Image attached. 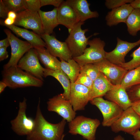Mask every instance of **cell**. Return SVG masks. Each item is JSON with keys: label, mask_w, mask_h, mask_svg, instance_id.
Wrapping results in <instances>:
<instances>
[{"label": "cell", "mask_w": 140, "mask_h": 140, "mask_svg": "<svg viewBox=\"0 0 140 140\" xmlns=\"http://www.w3.org/2000/svg\"><path fill=\"white\" fill-rule=\"evenodd\" d=\"M39 99L35 118V125L32 132L26 136L27 140H62L66 121L62 118L59 122L53 124L47 121L41 112Z\"/></svg>", "instance_id": "cell-1"}, {"label": "cell", "mask_w": 140, "mask_h": 140, "mask_svg": "<svg viewBox=\"0 0 140 140\" xmlns=\"http://www.w3.org/2000/svg\"><path fill=\"white\" fill-rule=\"evenodd\" d=\"M2 81L12 88L29 87H40L43 81L33 76L17 66L3 69Z\"/></svg>", "instance_id": "cell-2"}, {"label": "cell", "mask_w": 140, "mask_h": 140, "mask_svg": "<svg viewBox=\"0 0 140 140\" xmlns=\"http://www.w3.org/2000/svg\"><path fill=\"white\" fill-rule=\"evenodd\" d=\"M100 124L97 119L78 116L69 123V132L72 135H80L87 140H95L96 131Z\"/></svg>", "instance_id": "cell-3"}, {"label": "cell", "mask_w": 140, "mask_h": 140, "mask_svg": "<svg viewBox=\"0 0 140 140\" xmlns=\"http://www.w3.org/2000/svg\"><path fill=\"white\" fill-rule=\"evenodd\" d=\"M84 23V22L80 21L76 24L69 33V34L65 40L72 58L82 54L88 45L89 38L92 36L97 34L95 33L86 37L85 33L88 30L82 29L81 27Z\"/></svg>", "instance_id": "cell-4"}, {"label": "cell", "mask_w": 140, "mask_h": 140, "mask_svg": "<svg viewBox=\"0 0 140 140\" xmlns=\"http://www.w3.org/2000/svg\"><path fill=\"white\" fill-rule=\"evenodd\" d=\"M106 43L100 38H96L89 40L88 45L81 55L72 59L80 67L87 64L96 63L105 59V53L104 48Z\"/></svg>", "instance_id": "cell-5"}, {"label": "cell", "mask_w": 140, "mask_h": 140, "mask_svg": "<svg viewBox=\"0 0 140 140\" xmlns=\"http://www.w3.org/2000/svg\"><path fill=\"white\" fill-rule=\"evenodd\" d=\"M110 127L115 133L122 131L133 136L140 129V116L131 106Z\"/></svg>", "instance_id": "cell-6"}, {"label": "cell", "mask_w": 140, "mask_h": 140, "mask_svg": "<svg viewBox=\"0 0 140 140\" xmlns=\"http://www.w3.org/2000/svg\"><path fill=\"white\" fill-rule=\"evenodd\" d=\"M100 110L103 117L102 125L109 127L114 123L121 116L124 111L116 103L104 99L102 97L95 98L89 101Z\"/></svg>", "instance_id": "cell-7"}, {"label": "cell", "mask_w": 140, "mask_h": 140, "mask_svg": "<svg viewBox=\"0 0 140 140\" xmlns=\"http://www.w3.org/2000/svg\"><path fill=\"white\" fill-rule=\"evenodd\" d=\"M26 99L24 98L22 102H20L17 115L11 121V128L17 135H26L30 134L35 125V119L27 117L26 111L27 108Z\"/></svg>", "instance_id": "cell-8"}, {"label": "cell", "mask_w": 140, "mask_h": 140, "mask_svg": "<svg viewBox=\"0 0 140 140\" xmlns=\"http://www.w3.org/2000/svg\"><path fill=\"white\" fill-rule=\"evenodd\" d=\"M4 31L7 36L11 48L10 58L8 62L3 66V69H5L11 67L17 66L23 55L33 47L28 41L18 38L10 30L5 29Z\"/></svg>", "instance_id": "cell-9"}, {"label": "cell", "mask_w": 140, "mask_h": 140, "mask_svg": "<svg viewBox=\"0 0 140 140\" xmlns=\"http://www.w3.org/2000/svg\"><path fill=\"white\" fill-rule=\"evenodd\" d=\"M47 104L48 111L56 113L69 123L76 117V113L70 101L67 100L61 93L49 99Z\"/></svg>", "instance_id": "cell-10"}, {"label": "cell", "mask_w": 140, "mask_h": 140, "mask_svg": "<svg viewBox=\"0 0 140 140\" xmlns=\"http://www.w3.org/2000/svg\"><path fill=\"white\" fill-rule=\"evenodd\" d=\"M17 67L33 76L43 81L44 68L39 62L36 49L31 48L19 61Z\"/></svg>", "instance_id": "cell-11"}, {"label": "cell", "mask_w": 140, "mask_h": 140, "mask_svg": "<svg viewBox=\"0 0 140 140\" xmlns=\"http://www.w3.org/2000/svg\"><path fill=\"white\" fill-rule=\"evenodd\" d=\"M14 25L31 29L40 36L44 34L38 12L25 10L18 12Z\"/></svg>", "instance_id": "cell-12"}, {"label": "cell", "mask_w": 140, "mask_h": 140, "mask_svg": "<svg viewBox=\"0 0 140 140\" xmlns=\"http://www.w3.org/2000/svg\"><path fill=\"white\" fill-rule=\"evenodd\" d=\"M117 44L115 48L109 52H106L105 59L111 62L120 66L125 62V58L132 48L140 44V39L133 43L128 42L117 38Z\"/></svg>", "instance_id": "cell-13"}, {"label": "cell", "mask_w": 140, "mask_h": 140, "mask_svg": "<svg viewBox=\"0 0 140 140\" xmlns=\"http://www.w3.org/2000/svg\"><path fill=\"white\" fill-rule=\"evenodd\" d=\"M40 36L45 43L46 49L52 55L66 61L72 58L65 42L60 41L52 35L44 34Z\"/></svg>", "instance_id": "cell-14"}, {"label": "cell", "mask_w": 140, "mask_h": 140, "mask_svg": "<svg viewBox=\"0 0 140 140\" xmlns=\"http://www.w3.org/2000/svg\"><path fill=\"white\" fill-rule=\"evenodd\" d=\"M95 64L100 72L115 85H121L124 76L128 71L124 68L112 63L106 59Z\"/></svg>", "instance_id": "cell-15"}, {"label": "cell", "mask_w": 140, "mask_h": 140, "mask_svg": "<svg viewBox=\"0 0 140 140\" xmlns=\"http://www.w3.org/2000/svg\"><path fill=\"white\" fill-rule=\"evenodd\" d=\"M89 89L81 84L71 83L69 100L74 110H83L89 101Z\"/></svg>", "instance_id": "cell-16"}, {"label": "cell", "mask_w": 140, "mask_h": 140, "mask_svg": "<svg viewBox=\"0 0 140 140\" xmlns=\"http://www.w3.org/2000/svg\"><path fill=\"white\" fill-rule=\"evenodd\" d=\"M57 18L59 24L66 27L69 33L74 26L80 21L74 9L64 1L57 8Z\"/></svg>", "instance_id": "cell-17"}, {"label": "cell", "mask_w": 140, "mask_h": 140, "mask_svg": "<svg viewBox=\"0 0 140 140\" xmlns=\"http://www.w3.org/2000/svg\"><path fill=\"white\" fill-rule=\"evenodd\" d=\"M134 8L130 4H125L109 12L105 17L107 25H116L120 23H125L129 16Z\"/></svg>", "instance_id": "cell-18"}, {"label": "cell", "mask_w": 140, "mask_h": 140, "mask_svg": "<svg viewBox=\"0 0 140 140\" xmlns=\"http://www.w3.org/2000/svg\"><path fill=\"white\" fill-rule=\"evenodd\" d=\"M108 101L113 102L124 110L131 107L132 103L129 99L125 88L121 85L116 86L104 96Z\"/></svg>", "instance_id": "cell-19"}, {"label": "cell", "mask_w": 140, "mask_h": 140, "mask_svg": "<svg viewBox=\"0 0 140 140\" xmlns=\"http://www.w3.org/2000/svg\"><path fill=\"white\" fill-rule=\"evenodd\" d=\"M116 86L100 72L98 77L93 81L92 86L89 90V101L95 98L104 96Z\"/></svg>", "instance_id": "cell-20"}, {"label": "cell", "mask_w": 140, "mask_h": 140, "mask_svg": "<svg viewBox=\"0 0 140 140\" xmlns=\"http://www.w3.org/2000/svg\"><path fill=\"white\" fill-rule=\"evenodd\" d=\"M67 3L74 10L80 21L84 22L87 19L97 18L99 16L97 11H92L89 9L90 4L86 0H67Z\"/></svg>", "instance_id": "cell-21"}, {"label": "cell", "mask_w": 140, "mask_h": 140, "mask_svg": "<svg viewBox=\"0 0 140 140\" xmlns=\"http://www.w3.org/2000/svg\"><path fill=\"white\" fill-rule=\"evenodd\" d=\"M11 30L17 36L26 39L33 48L37 49L45 47L46 44L40 35L35 32L19 27L14 25H3Z\"/></svg>", "instance_id": "cell-22"}, {"label": "cell", "mask_w": 140, "mask_h": 140, "mask_svg": "<svg viewBox=\"0 0 140 140\" xmlns=\"http://www.w3.org/2000/svg\"><path fill=\"white\" fill-rule=\"evenodd\" d=\"M38 12L44 34L50 35L59 24L57 18V8L55 7L52 10L47 12L40 10Z\"/></svg>", "instance_id": "cell-23"}, {"label": "cell", "mask_w": 140, "mask_h": 140, "mask_svg": "<svg viewBox=\"0 0 140 140\" xmlns=\"http://www.w3.org/2000/svg\"><path fill=\"white\" fill-rule=\"evenodd\" d=\"M44 77L51 76L57 79L61 84L64 90L62 94L67 100H69L71 82L68 76L61 69L53 70L44 68Z\"/></svg>", "instance_id": "cell-24"}, {"label": "cell", "mask_w": 140, "mask_h": 140, "mask_svg": "<svg viewBox=\"0 0 140 140\" xmlns=\"http://www.w3.org/2000/svg\"><path fill=\"white\" fill-rule=\"evenodd\" d=\"M39 60L45 68L53 70L61 69L60 61L44 47L36 49Z\"/></svg>", "instance_id": "cell-25"}, {"label": "cell", "mask_w": 140, "mask_h": 140, "mask_svg": "<svg viewBox=\"0 0 140 140\" xmlns=\"http://www.w3.org/2000/svg\"><path fill=\"white\" fill-rule=\"evenodd\" d=\"M60 60L61 69L68 76L71 83H75L80 73V66L72 58L67 61Z\"/></svg>", "instance_id": "cell-26"}, {"label": "cell", "mask_w": 140, "mask_h": 140, "mask_svg": "<svg viewBox=\"0 0 140 140\" xmlns=\"http://www.w3.org/2000/svg\"><path fill=\"white\" fill-rule=\"evenodd\" d=\"M125 23L129 34L133 36H136L140 31V9L134 8Z\"/></svg>", "instance_id": "cell-27"}, {"label": "cell", "mask_w": 140, "mask_h": 140, "mask_svg": "<svg viewBox=\"0 0 140 140\" xmlns=\"http://www.w3.org/2000/svg\"><path fill=\"white\" fill-rule=\"evenodd\" d=\"M140 80V66L129 71L124 76L121 85L126 89L139 84Z\"/></svg>", "instance_id": "cell-28"}, {"label": "cell", "mask_w": 140, "mask_h": 140, "mask_svg": "<svg viewBox=\"0 0 140 140\" xmlns=\"http://www.w3.org/2000/svg\"><path fill=\"white\" fill-rule=\"evenodd\" d=\"M132 58L130 61L125 62L120 66L127 70H131L140 66V46L130 55Z\"/></svg>", "instance_id": "cell-29"}, {"label": "cell", "mask_w": 140, "mask_h": 140, "mask_svg": "<svg viewBox=\"0 0 140 140\" xmlns=\"http://www.w3.org/2000/svg\"><path fill=\"white\" fill-rule=\"evenodd\" d=\"M2 1L9 12L12 11L19 12L26 10L25 0Z\"/></svg>", "instance_id": "cell-30"}, {"label": "cell", "mask_w": 140, "mask_h": 140, "mask_svg": "<svg viewBox=\"0 0 140 140\" xmlns=\"http://www.w3.org/2000/svg\"><path fill=\"white\" fill-rule=\"evenodd\" d=\"M80 73H85L93 81L98 77L100 72L95 63H89L81 67Z\"/></svg>", "instance_id": "cell-31"}, {"label": "cell", "mask_w": 140, "mask_h": 140, "mask_svg": "<svg viewBox=\"0 0 140 140\" xmlns=\"http://www.w3.org/2000/svg\"><path fill=\"white\" fill-rule=\"evenodd\" d=\"M130 100L132 103L140 101V83L126 89Z\"/></svg>", "instance_id": "cell-32"}, {"label": "cell", "mask_w": 140, "mask_h": 140, "mask_svg": "<svg viewBox=\"0 0 140 140\" xmlns=\"http://www.w3.org/2000/svg\"><path fill=\"white\" fill-rule=\"evenodd\" d=\"M75 83L82 85L90 90L92 86L93 81L85 73H80Z\"/></svg>", "instance_id": "cell-33"}, {"label": "cell", "mask_w": 140, "mask_h": 140, "mask_svg": "<svg viewBox=\"0 0 140 140\" xmlns=\"http://www.w3.org/2000/svg\"><path fill=\"white\" fill-rule=\"evenodd\" d=\"M132 0H106L105 3L106 7L113 9L118 8L127 3H130Z\"/></svg>", "instance_id": "cell-34"}, {"label": "cell", "mask_w": 140, "mask_h": 140, "mask_svg": "<svg viewBox=\"0 0 140 140\" xmlns=\"http://www.w3.org/2000/svg\"><path fill=\"white\" fill-rule=\"evenodd\" d=\"M25 10L38 12L41 7L40 0H25Z\"/></svg>", "instance_id": "cell-35"}, {"label": "cell", "mask_w": 140, "mask_h": 140, "mask_svg": "<svg viewBox=\"0 0 140 140\" xmlns=\"http://www.w3.org/2000/svg\"><path fill=\"white\" fill-rule=\"evenodd\" d=\"M64 1L63 0H40L41 6L52 5L58 8Z\"/></svg>", "instance_id": "cell-36"}, {"label": "cell", "mask_w": 140, "mask_h": 140, "mask_svg": "<svg viewBox=\"0 0 140 140\" xmlns=\"http://www.w3.org/2000/svg\"><path fill=\"white\" fill-rule=\"evenodd\" d=\"M9 11L2 0L0 1V17L5 19L7 17Z\"/></svg>", "instance_id": "cell-37"}, {"label": "cell", "mask_w": 140, "mask_h": 140, "mask_svg": "<svg viewBox=\"0 0 140 140\" xmlns=\"http://www.w3.org/2000/svg\"><path fill=\"white\" fill-rule=\"evenodd\" d=\"M7 48H0V61H2L6 59L8 57V52L6 50Z\"/></svg>", "instance_id": "cell-38"}, {"label": "cell", "mask_w": 140, "mask_h": 140, "mask_svg": "<svg viewBox=\"0 0 140 140\" xmlns=\"http://www.w3.org/2000/svg\"><path fill=\"white\" fill-rule=\"evenodd\" d=\"M15 20L7 17L4 20L0 21V24L2 25H14Z\"/></svg>", "instance_id": "cell-39"}, {"label": "cell", "mask_w": 140, "mask_h": 140, "mask_svg": "<svg viewBox=\"0 0 140 140\" xmlns=\"http://www.w3.org/2000/svg\"><path fill=\"white\" fill-rule=\"evenodd\" d=\"M131 107L140 116V101L132 103Z\"/></svg>", "instance_id": "cell-40"}, {"label": "cell", "mask_w": 140, "mask_h": 140, "mask_svg": "<svg viewBox=\"0 0 140 140\" xmlns=\"http://www.w3.org/2000/svg\"><path fill=\"white\" fill-rule=\"evenodd\" d=\"M10 45V42L7 37L0 41V48L3 47L7 48Z\"/></svg>", "instance_id": "cell-41"}, {"label": "cell", "mask_w": 140, "mask_h": 140, "mask_svg": "<svg viewBox=\"0 0 140 140\" xmlns=\"http://www.w3.org/2000/svg\"><path fill=\"white\" fill-rule=\"evenodd\" d=\"M130 4L134 8L140 9V0H133Z\"/></svg>", "instance_id": "cell-42"}, {"label": "cell", "mask_w": 140, "mask_h": 140, "mask_svg": "<svg viewBox=\"0 0 140 140\" xmlns=\"http://www.w3.org/2000/svg\"><path fill=\"white\" fill-rule=\"evenodd\" d=\"M17 13L13 11H9L8 13L7 17L16 20L17 17Z\"/></svg>", "instance_id": "cell-43"}, {"label": "cell", "mask_w": 140, "mask_h": 140, "mask_svg": "<svg viewBox=\"0 0 140 140\" xmlns=\"http://www.w3.org/2000/svg\"><path fill=\"white\" fill-rule=\"evenodd\" d=\"M7 87L6 84L2 81L0 82V93L1 94L4 90L6 87Z\"/></svg>", "instance_id": "cell-44"}, {"label": "cell", "mask_w": 140, "mask_h": 140, "mask_svg": "<svg viewBox=\"0 0 140 140\" xmlns=\"http://www.w3.org/2000/svg\"><path fill=\"white\" fill-rule=\"evenodd\" d=\"M133 136L135 140H140V131H137L133 135Z\"/></svg>", "instance_id": "cell-45"}, {"label": "cell", "mask_w": 140, "mask_h": 140, "mask_svg": "<svg viewBox=\"0 0 140 140\" xmlns=\"http://www.w3.org/2000/svg\"><path fill=\"white\" fill-rule=\"evenodd\" d=\"M112 140H125L124 138L120 135H119L115 137Z\"/></svg>", "instance_id": "cell-46"}, {"label": "cell", "mask_w": 140, "mask_h": 140, "mask_svg": "<svg viewBox=\"0 0 140 140\" xmlns=\"http://www.w3.org/2000/svg\"><path fill=\"white\" fill-rule=\"evenodd\" d=\"M139 83H140V81H139Z\"/></svg>", "instance_id": "cell-47"}, {"label": "cell", "mask_w": 140, "mask_h": 140, "mask_svg": "<svg viewBox=\"0 0 140 140\" xmlns=\"http://www.w3.org/2000/svg\"><path fill=\"white\" fill-rule=\"evenodd\" d=\"M63 139H62V140H63Z\"/></svg>", "instance_id": "cell-48"}]
</instances>
